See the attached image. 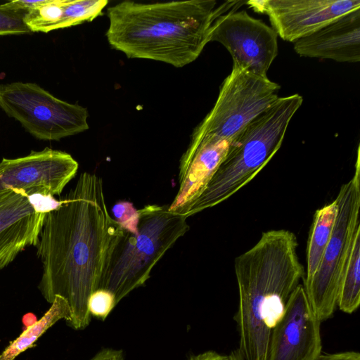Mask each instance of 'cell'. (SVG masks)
<instances>
[{
    "label": "cell",
    "instance_id": "obj_19",
    "mask_svg": "<svg viewBox=\"0 0 360 360\" xmlns=\"http://www.w3.org/2000/svg\"><path fill=\"white\" fill-rule=\"evenodd\" d=\"M64 0H44L41 5L25 13L23 20L31 32L62 29Z\"/></svg>",
    "mask_w": 360,
    "mask_h": 360
},
{
    "label": "cell",
    "instance_id": "obj_24",
    "mask_svg": "<svg viewBox=\"0 0 360 360\" xmlns=\"http://www.w3.org/2000/svg\"><path fill=\"white\" fill-rule=\"evenodd\" d=\"M188 360H227V355L219 354L213 350H209L191 355Z\"/></svg>",
    "mask_w": 360,
    "mask_h": 360
},
{
    "label": "cell",
    "instance_id": "obj_9",
    "mask_svg": "<svg viewBox=\"0 0 360 360\" xmlns=\"http://www.w3.org/2000/svg\"><path fill=\"white\" fill-rule=\"evenodd\" d=\"M277 37L276 31L262 20L234 9L216 18L210 41L219 42L227 49L233 67L266 77L278 55Z\"/></svg>",
    "mask_w": 360,
    "mask_h": 360
},
{
    "label": "cell",
    "instance_id": "obj_16",
    "mask_svg": "<svg viewBox=\"0 0 360 360\" xmlns=\"http://www.w3.org/2000/svg\"><path fill=\"white\" fill-rule=\"evenodd\" d=\"M338 211L336 199L317 210L314 214L307 246V269L304 283L318 270L332 236Z\"/></svg>",
    "mask_w": 360,
    "mask_h": 360
},
{
    "label": "cell",
    "instance_id": "obj_14",
    "mask_svg": "<svg viewBox=\"0 0 360 360\" xmlns=\"http://www.w3.org/2000/svg\"><path fill=\"white\" fill-rule=\"evenodd\" d=\"M231 141L205 136L191 139L179 164V189L169 210L186 217L225 158Z\"/></svg>",
    "mask_w": 360,
    "mask_h": 360
},
{
    "label": "cell",
    "instance_id": "obj_25",
    "mask_svg": "<svg viewBox=\"0 0 360 360\" xmlns=\"http://www.w3.org/2000/svg\"><path fill=\"white\" fill-rule=\"evenodd\" d=\"M107 360H124V353L121 349H112Z\"/></svg>",
    "mask_w": 360,
    "mask_h": 360
},
{
    "label": "cell",
    "instance_id": "obj_21",
    "mask_svg": "<svg viewBox=\"0 0 360 360\" xmlns=\"http://www.w3.org/2000/svg\"><path fill=\"white\" fill-rule=\"evenodd\" d=\"M25 13L3 8L0 4V36L31 33L23 20Z\"/></svg>",
    "mask_w": 360,
    "mask_h": 360
},
{
    "label": "cell",
    "instance_id": "obj_7",
    "mask_svg": "<svg viewBox=\"0 0 360 360\" xmlns=\"http://www.w3.org/2000/svg\"><path fill=\"white\" fill-rule=\"evenodd\" d=\"M0 108L39 140L58 141L89 129L86 108L58 99L35 83L0 84Z\"/></svg>",
    "mask_w": 360,
    "mask_h": 360
},
{
    "label": "cell",
    "instance_id": "obj_10",
    "mask_svg": "<svg viewBox=\"0 0 360 360\" xmlns=\"http://www.w3.org/2000/svg\"><path fill=\"white\" fill-rule=\"evenodd\" d=\"M77 162L71 155L46 148L0 162V192L17 189L45 198L60 195L75 177Z\"/></svg>",
    "mask_w": 360,
    "mask_h": 360
},
{
    "label": "cell",
    "instance_id": "obj_22",
    "mask_svg": "<svg viewBox=\"0 0 360 360\" xmlns=\"http://www.w3.org/2000/svg\"><path fill=\"white\" fill-rule=\"evenodd\" d=\"M115 221L121 227L129 233H138L139 212L133 204L129 201L122 200L116 202L112 209Z\"/></svg>",
    "mask_w": 360,
    "mask_h": 360
},
{
    "label": "cell",
    "instance_id": "obj_17",
    "mask_svg": "<svg viewBox=\"0 0 360 360\" xmlns=\"http://www.w3.org/2000/svg\"><path fill=\"white\" fill-rule=\"evenodd\" d=\"M71 309L68 302L60 296H56L50 308L38 321L29 326L0 354V360H14L21 353L32 347L36 341L61 319L65 322L71 319Z\"/></svg>",
    "mask_w": 360,
    "mask_h": 360
},
{
    "label": "cell",
    "instance_id": "obj_5",
    "mask_svg": "<svg viewBox=\"0 0 360 360\" xmlns=\"http://www.w3.org/2000/svg\"><path fill=\"white\" fill-rule=\"evenodd\" d=\"M139 212L138 233L125 231L99 288L110 291L117 304L146 283L158 262L189 230L187 217L169 211V205H148Z\"/></svg>",
    "mask_w": 360,
    "mask_h": 360
},
{
    "label": "cell",
    "instance_id": "obj_23",
    "mask_svg": "<svg viewBox=\"0 0 360 360\" xmlns=\"http://www.w3.org/2000/svg\"><path fill=\"white\" fill-rule=\"evenodd\" d=\"M314 360H360V353L356 351L335 353L321 352Z\"/></svg>",
    "mask_w": 360,
    "mask_h": 360
},
{
    "label": "cell",
    "instance_id": "obj_11",
    "mask_svg": "<svg viewBox=\"0 0 360 360\" xmlns=\"http://www.w3.org/2000/svg\"><path fill=\"white\" fill-rule=\"evenodd\" d=\"M246 4L267 15L277 34L293 43L360 8L359 0H252Z\"/></svg>",
    "mask_w": 360,
    "mask_h": 360
},
{
    "label": "cell",
    "instance_id": "obj_3",
    "mask_svg": "<svg viewBox=\"0 0 360 360\" xmlns=\"http://www.w3.org/2000/svg\"><path fill=\"white\" fill-rule=\"evenodd\" d=\"M294 233L271 230L234 262L239 302L235 315L243 360H266L271 330L304 278Z\"/></svg>",
    "mask_w": 360,
    "mask_h": 360
},
{
    "label": "cell",
    "instance_id": "obj_8",
    "mask_svg": "<svg viewBox=\"0 0 360 360\" xmlns=\"http://www.w3.org/2000/svg\"><path fill=\"white\" fill-rule=\"evenodd\" d=\"M281 86L267 76L233 67L221 85L216 103L191 139L210 136L231 141L279 98Z\"/></svg>",
    "mask_w": 360,
    "mask_h": 360
},
{
    "label": "cell",
    "instance_id": "obj_2",
    "mask_svg": "<svg viewBox=\"0 0 360 360\" xmlns=\"http://www.w3.org/2000/svg\"><path fill=\"white\" fill-rule=\"evenodd\" d=\"M240 1L217 7L214 0L141 4L125 1L108 8L106 37L129 58H143L182 68L197 59L210 42L217 18Z\"/></svg>",
    "mask_w": 360,
    "mask_h": 360
},
{
    "label": "cell",
    "instance_id": "obj_12",
    "mask_svg": "<svg viewBox=\"0 0 360 360\" xmlns=\"http://www.w3.org/2000/svg\"><path fill=\"white\" fill-rule=\"evenodd\" d=\"M321 323L298 285L271 330L266 360H314L322 352Z\"/></svg>",
    "mask_w": 360,
    "mask_h": 360
},
{
    "label": "cell",
    "instance_id": "obj_20",
    "mask_svg": "<svg viewBox=\"0 0 360 360\" xmlns=\"http://www.w3.org/2000/svg\"><path fill=\"white\" fill-rule=\"evenodd\" d=\"M117 304L115 297L110 291L98 289L90 295L88 311L91 316L105 321Z\"/></svg>",
    "mask_w": 360,
    "mask_h": 360
},
{
    "label": "cell",
    "instance_id": "obj_26",
    "mask_svg": "<svg viewBox=\"0 0 360 360\" xmlns=\"http://www.w3.org/2000/svg\"><path fill=\"white\" fill-rule=\"evenodd\" d=\"M227 360H243L238 349L232 350L227 355Z\"/></svg>",
    "mask_w": 360,
    "mask_h": 360
},
{
    "label": "cell",
    "instance_id": "obj_15",
    "mask_svg": "<svg viewBox=\"0 0 360 360\" xmlns=\"http://www.w3.org/2000/svg\"><path fill=\"white\" fill-rule=\"evenodd\" d=\"M293 48L301 56L330 59L337 62H359L360 8L298 39L294 42Z\"/></svg>",
    "mask_w": 360,
    "mask_h": 360
},
{
    "label": "cell",
    "instance_id": "obj_4",
    "mask_svg": "<svg viewBox=\"0 0 360 360\" xmlns=\"http://www.w3.org/2000/svg\"><path fill=\"white\" fill-rule=\"evenodd\" d=\"M303 98L279 97L231 141L228 152L186 217L212 207L248 184L281 148L287 128Z\"/></svg>",
    "mask_w": 360,
    "mask_h": 360
},
{
    "label": "cell",
    "instance_id": "obj_18",
    "mask_svg": "<svg viewBox=\"0 0 360 360\" xmlns=\"http://www.w3.org/2000/svg\"><path fill=\"white\" fill-rule=\"evenodd\" d=\"M360 304V225L355 229L342 267L338 299L339 309L351 314Z\"/></svg>",
    "mask_w": 360,
    "mask_h": 360
},
{
    "label": "cell",
    "instance_id": "obj_1",
    "mask_svg": "<svg viewBox=\"0 0 360 360\" xmlns=\"http://www.w3.org/2000/svg\"><path fill=\"white\" fill-rule=\"evenodd\" d=\"M125 231L110 216L102 179L94 174H81L46 212L37 245L42 263L38 289L50 304L58 295L68 302L72 315L66 324L71 328L89 325V298L100 288Z\"/></svg>",
    "mask_w": 360,
    "mask_h": 360
},
{
    "label": "cell",
    "instance_id": "obj_13",
    "mask_svg": "<svg viewBox=\"0 0 360 360\" xmlns=\"http://www.w3.org/2000/svg\"><path fill=\"white\" fill-rule=\"evenodd\" d=\"M40 196L22 190L0 192V271L30 246H37L46 212Z\"/></svg>",
    "mask_w": 360,
    "mask_h": 360
},
{
    "label": "cell",
    "instance_id": "obj_6",
    "mask_svg": "<svg viewBox=\"0 0 360 360\" xmlns=\"http://www.w3.org/2000/svg\"><path fill=\"white\" fill-rule=\"evenodd\" d=\"M357 148L354 173L335 198L338 211L330 241L318 270L304 283L309 304L321 321L330 319L338 307L342 267L353 233L359 223L360 155Z\"/></svg>",
    "mask_w": 360,
    "mask_h": 360
}]
</instances>
